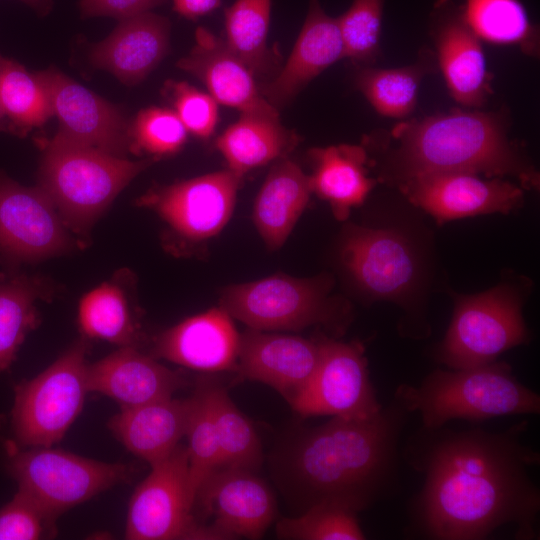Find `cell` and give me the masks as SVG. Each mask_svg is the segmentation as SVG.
I'll return each instance as SVG.
<instances>
[{
	"label": "cell",
	"mask_w": 540,
	"mask_h": 540,
	"mask_svg": "<svg viewBox=\"0 0 540 540\" xmlns=\"http://www.w3.org/2000/svg\"><path fill=\"white\" fill-rule=\"evenodd\" d=\"M391 135L397 144L391 156L393 171L401 182L441 172L513 175L526 185L538 181L496 113L455 110L412 119L393 128Z\"/></svg>",
	"instance_id": "3957f363"
},
{
	"label": "cell",
	"mask_w": 540,
	"mask_h": 540,
	"mask_svg": "<svg viewBox=\"0 0 540 540\" xmlns=\"http://www.w3.org/2000/svg\"><path fill=\"white\" fill-rule=\"evenodd\" d=\"M88 345L80 339L54 363L15 389L11 424L29 447L61 441L80 414L87 393Z\"/></svg>",
	"instance_id": "8992f818"
},
{
	"label": "cell",
	"mask_w": 540,
	"mask_h": 540,
	"mask_svg": "<svg viewBox=\"0 0 540 540\" xmlns=\"http://www.w3.org/2000/svg\"><path fill=\"white\" fill-rule=\"evenodd\" d=\"M71 239L54 203L39 186L26 187L0 172V256L10 265L67 251Z\"/></svg>",
	"instance_id": "7c38bea8"
},
{
	"label": "cell",
	"mask_w": 540,
	"mask_h": 540,
	"mask_svg": "<svg viewBox=\"0 0 540 540\" xmlns=\"http://www.w3.org/2000/svg\"><path fill=\"white\" fill-rule=\"evenodd\" d=\"M394 399L422 427L434 429L451 420L482 422L510 415L540 413V396L521 383L505 362L465 369H436L418 385L400 384Z\"/></svg>",
	"instance_id": "277c9868"
},
{
	"label": "cell",
	"mask_w": 540,
	"mask_h": 540,
	"mask_svg": "<svg viewBox=\"0 0 540 540\" xmlns=\"http://www.w3.org/2000/svg\"><path fill=\"white\" fill-rule=\"evenodd\" d=\"M209 524L224 540L260 539L276 516L269 486L253 471L220 467L201 484L195 497Z\"/></svg>",
	"instance_id": "9a60e30c"
},
{
	"label": "cell",
	"mask_w": 540,
	"mask_h": 540,
	"mask_svg": "<svg viewBox=\"0 0 540 540\" xmlns=\"http://www.w3.org/2000/svg\"><path fill=\"white\" fill-rule=\"evenodd\" d=\"M242 177L231 170L158 186L139 200L180 236L203 241L217 235L233 213Z\"/></svg>",
	"instance_id": "4fadbf2b"
},
{
	"label": "cell",
	"mask_w": 540,
	"mask_h": 540,
	"mask_svg": "<svg viewBox=\"0 0 540 540\" xmlns=\"http://www.w3.org/2000/svg\"><path fill=\"white\" fill-rule=\"evenodd\" d=\"M239 344L232 317L219 306L159 334L154 354L189 369L219 372L236 370Z\"/></svg>",
	"instance_id": "44dd1931"
},
{
	"label": "cell",
	"mask_w": 540,
	"mask_h": 540,
	"mask_svg": "<svg viewBox=\"0 0 540 540\" xmlns=\"http://www.w3.org/2000/svg\"><path fill=\"white\" fill-rule=\"evenodd\" d=\"M424 60L399 68H364L356 86L380 115L406 118L416 106L420 83L430 67Z\"/></svg>",
	"instance_id": "e575fe53"
},
{
	"label": "cell",
	"mask_w": 540,
	"mask_h": 540,
	"mask_svg": "<svg viewBox=\"0 0 540 540\" xmlns=\"http://www.w3.org/2000/svg\"><path fill=\"white\" fill-rule=\"evenodd\" d=\"M188 487V451L178 444L151 466L128 505L125 538L129 540H224L212 526L199 523Z\"/></svg>",
	"instance_id": "30bf717a"
},
{
	"label": "cell",
	"mask_w": 540,
	"mask_h": 540,
	"mask_svg": "<svg viewBox=\"0 0 540 540\" xmlns=\"http://www.w3.org/2000/svg\"><path fill=\"white\" fill-rule=\"evenodd\" d=\"M271 0H236L225 10V43L256 80L268 79L276 60L267 46Z\"/></svg>",
	"instance_id": "f1b7e54d"
},
{
	"label": "cell",
	"mask_w": 540,
	"mask_h": 540,
	"mask_svg": "<svg viewBox=\"0 0 540 540\" xmlns=\"http://www.w3.org/2000/svg\"><path fill=\"white\" fill-rule=\"evenodd\" d=\"M433 38L450 95L463 106H482L492 93L484 51L460 8H455L451 0L436 2Z\"/></svg>",
	"instance_id": "d6986e66"
},
{
	"label": "cell",
	"mask_w": 540,
	"mask_h": 540,
	"mask_svg": "<svg viewBox=\"0 0 540 540\" xmlns=\"http://www.w3.org/2000/svg\"><path fill=\"white\" fill-rule=\"evenodd\" d=\"M177 66L199 79L217 103L241 113L279 117L262 95L257 80L228 48L224 39L204 27L195 31V44Z\"/></svg>",
	"instance_id": "ffe728a7"
},
{
	"label": "cell",
	"mask_w": 540,
	"mask_h": 540,
	"mask_svg": "<svg viewBox=\"0 0 540 540\" xmlns=\"http://www.w3.org/2000/svg\"><path fill=\"white\" fill-rule=\"evenodd\" d=\"M59 121L57 133L105 153L125 158L131 151L130 122L115 105L56 68L35 72Z\"/></svg>",
	"instance_id": "5bb4252c"
},
{
	"label": "cell",
	"mask_w": 540,
	"mask_h": 540,
	"mask_svg": "<svg viewBox=\"0 0 540 540\" xmlns=\"http://www.w3.org/2000/svg\"><path fill=\"white\" fill-rule=\"evenodd\" d=\"M187 130L172 109L148 107L130 123L131 152L153 158L179 152L187 141Z\"/></svg>",
	"instance_id": "f35d334b"
},
{
	"label": "cell",
	"mask_w": 540,
	"mask_h": 540,
	"mask_svg": "<svg viewBox=\"0 0 540 540\" xmlns=\"http://www.w3.org/2000/svg\"><path fill=\"white\" fill-rule=\"evenodd\" d=\"M157 160L131 161L56 133L45 147L38 186L66 227L84 235L116 196Z\"/></svg>",
	"instance_id": "5b68a950"
},
{
	"label": "cell",
	"mask_w": 540,
	"mask_h": 540,
	"mask_svg": "<svg viewBox=\"0 0 540 540\" xmlns=\"http://www.w3.org/2000/svg\"><path fill=\"white\" fill-rule=\"evenodd\" d=\"M344 58L337 18L311 0L302 29L285 65L260 87L276 109L289 103L311 80Z\"/></svg>",
	"instance_id": "603a6c76"
},
{
	"label": "cell",
	"mask_w": 540,
	"mask_h": 540,
	"mask_svg": "<svg viewBox=\"0 0 540 540\" xmlns=\"http://www.w3.org/2000/svg\"><path fill=\"white\" fill-rule=\"evenodd\" d=\"M202 382L220 448V467L255 472L263 461L262 446L255 428L224 387L206 380Z\"/></svg>",
	"instance_id": "f546056e"
},
{
	"label": "cell",
	"mask_w": 540,
	"mask_h": 540,
	"mask_svg": "<svg viewBox=\"0 0 540 540\" xmlns=\"http://www.w3.org/2000/svg\"><path fill=\"white\" fill-rule=\"evenodd\" d=\"M403 193L439 222L479 214L507 213L520 205L523 193L499 177L470 172L419 175L401 182Z\"/></svg>",
	"instance_id": "2e32d148"
},
{
	"label": "cell",
	"mask_w": 540,
	"mask_h": 540,
	"mask_svg": "<svg viewBox=\"0 0 540 540\" xmlns=\"http://www.w3.org/2000/svg\"><path fill=\"white\" fill-rule=\"evenodd\" d=\"M0 103L9 133L18 136L54 116L48 93L36 74L5 57L0 68Z\"/></svg>",
	"instance_id": "d6a6232c"
},
{
	"label": "cell",
	"mask_w": 540,
	"mask_h": 540,
	"mask_svg": "<svg viewBox=\"0 0 540 540\" xmlns=\"http://www.w3.org/2000/svg\"><path fill=\"white\" fill-rule=\"evenodd\" d=\"M55 520L31 497L18 490L0 509V540H36L51 536Z\"/></svg>",
	"instance_id": "60d3db41"
},
{
	"label": "cell",
	"mask_w": 540,
	"mask_h": 540,
	"mask_svg": "<svg viewBox=\"0 0 540 540\" xmlns=\"http://www.w3.org/2000/svg\"><path fill=\"white\" fill-rule=\"evenodd\" d=\"M170 21L145 12L119 21L115 29L90 51V62L123 84L140 83L169 50Z\"/></svg>",
	"instance_id": "cb8c5ba5"
},
{
	"label": "cell",
	"mask_w": 540,
	"mask_h": 540,
	"mask_svg": "<svg viewBox=\"0 0 540 540\" xmlns=\"http://www.w3.org/2000/svg\"><path fill=\"white\" fill-rule=\"evenodd\" d=\"M313 164L312 192L329 202L336 219L344 221L361 205L376 180L368 177V156L362 146L341 144L309 151Z\"/></svg>",
	"instance_id": "4316f807"
},
{
	"label": "cell",
	"mask_w": 540,
	"mask_h": 540,
	"mask_svg": "<svg viewBox=\"0 0 540 540\" xmlns=\"http://www.w3.org/2000/svg\"><path fill=\"white\" fill-rule=\"evenodd\" d=\"M168 0H80L82 18L108 16L119 21L149 12Z\"/></svg>",
	"instance_id": "b9f144b4"
},
{
	"label": "cell",
	"mask_w": 540,
	"mask_h": 540,
	"mask_svg": "<svg viewBox=\"0 0 540 540\" xmlns=\"http://www.w3.org/2000/svg\"><path fill=\"white\" fill-rule=\"evenodd\" d=\"M195 403L185 437L188 451V487L195 503L204 480L221 466L220 448L203 382L193 393Z\"/></svg>",
	"instance_id": "d590c367"
},
{
	"label": "cell",
	"mask_w": 540,
	"mask_h": 540,
	"mask_svg": "<svg viewBox=\"0 0 540 540\" xmlns=\"http://www.w3.org/2000/svg\"><path fill=\"white\" fill-rule=\"evenodd\" d=\"M317 369L290 407L302 417L368 419L383 408L372 385L368 361L359 342L319 337Z\"/></svg>",
	"instance_id": "8fae6325"
},
{
	"label": "cell",
	"mask_w": 540,
	"mask_h": 540,
	"mask_svg": "<svg viewBox=\"0 0 540 540\" xmlns=\"http://www.w3.org/2000/svg\"><path fill=\"white\" fill-rule=\"evenodd\" d=\"M311 178L288 157L274 162L254 202L253 220L265 245L279 249L308 205Z\"/></svg>",
	"instance_id": "484cf974"
},
{
	"label": "cell",
	"mask_w": 540,
	"mask_h": 540,
	"mask_svg": "<svg viewBox=\"0 0 540 540\" xmlns=\"http://www.w3.org/2000/svg\"><path fill=\"white\" fill-rule=\"evenodd\" d=\"M320 354L319 338L248 328L240 334L236 371L272 387L291 405L313 377Z\"/></svg>",
	"instance_id": "e0dca14e"
},
{
	"label": "cell",
	"mask_w": 540,
	"mask_h": 540,
	"mask_svg": "<svg viewBox=\"0 0 540 540\" xmlns=\"http://www.w3.org/2000/svg\"><path fill=\"white\" fill-rule=\"evenodd\" d=\"M528 422L503 431L420 427L403 457L422 475L409 505L410 530L430 540H483L513 524L538 539L540 490L529 469L540 454L522 441Z\"/></svg>",
	"instance_id": "6da1fadb"
},
{
	"label": "cell",
	"mask_w": 540,
	"mask_h": 540,
	"mask_svg": "<svg viewBox=\"0 0 540 540\" xmlns=\"http://www.w3.org/2000/svg\"><path fill=\"white\" fill-rule=\"evenodd\" d=\"M78 322L82 333L122 346H134L137 326L123 288L106 282L91 290L79 304Z\"/></svg>",
	"instance_id": "836d02e7"
},
{
	"label": "cell",
	"mask_w": 540,
	"mask_h": 540,
	"mask_svg": "<svg viewBox=\"0 0 540 540\" xmlns=\"http://www.w3.org/2000/svg\"><path fill=\"white\" fill-rule=\"evenodd\" d=\"M43 284L24 274L0 275V373L15 360L27 334L38 323L35 306Z\"/></svg>",
	"instance_id": "1f68e13d"
},
{
	"label": "cell",
	"mask_w": 540,
	"mask_h": 540,
	"mask_svg": "<svg viewBox=\"0 0 540 540\" xmlns=\"http://www.w3.org/2000/svg\"><path fill=\"white\" fill-rule=\"evenodd\" d=\"M528 338L519 297L501 286L457 299L436 358L450 369L481 366Z\"/></svg>",
	"instance_id": "9c48e42d"
},
{
	"label": "cell",
	"mask_w": 540,
	"mask_h": 540,
	"mask_svg": "<svg viewBox=\"0 0 540 540\" xmlns=\"http://www.w3.org/2000/svg\"><path fill=\"white\" fill-rule=\"evenodd\" d=\"M194 395L173 397L121 408L108 428L128 451L153 466L166 457L185 437L194 409Z\"/></svg>",
	"instance_id": "d4e9b609"
},
{
	"label": "cell",
	"mask_w": 540,
	"mask_h": 540,
	"mask_svg": "<svg viewBox=\"0 0 540 540\" xmlns=\"http://www.w3.org/2000/svg\"><path fill=\"white\" fill-rule=\"evenodd\" d=\"M298 143L297 134L285 128L279 117L241 113L215 145L228 169L243 178L253 169L287 157Z\"/></svg>",
	"instance_id": "83f0119b"
},
{
	"label": "cell",
	"mask_w": 540,
	"mask_h": 540,
	"mask_svg": "<svg viewBox=\"0 0 540 540\" xmlns=\"http://www.w3.org/2000/svg\"><path fill=\"white\" fill-rule=\"evenodd\" d=\"M165 94L187 132L201 139L213 134L218 122V103L209 93L187 82L170 81L165 85Z\"/></svg>",
	"instance_id": "ab89813d"
},
{
	"label": "cell",
	"mask_w": 540,
	"mask_h": 540,
	"mask_svg": "<svg viewBox=\"0 0 540 540\" xmlns=\"http://www.w3.org/2000/svg\"><path fill=\"white\" fill-rule=\"evenodd\" d=\"M220 5L221 0H173V9L191 20L213 12Z\"/></svg>",
	"instance_id": "7bdbcfd3"
},
{
	"label": "cell",
	"mask_w": 540,
	"mask_h": 540,
	"mask_svg": "<svg viewBox=\"0 0 540 540\" xmlns=\"http://www.w3.org/2000/svg\"><path fill=\"white\" fill-rule=\"evenodd\" d=\"M186 385L180 372L139 352L135 346H122L87 367L88 391L111 398L121 408L173 397Z\"/></svg>",
	"instance_id": "7402d4cb"
},
{
	"label": "cell",
	"mask_w": 540,
	"mask_h": 540,
	"mask_svg": "<svg viewBox=\"0 0 540 540\" xmlns=\"http://www.w3.org/2000/svg\"><path fill=\"white\" fill-rule=\"evenodd\" d=\"M330 288L327 277L276 274L225 288L220 307L256 330L299 331L318 324L339 329L345 318L327 297Z\"/></svg>",
	"instance_id": "52a82bcc"
},
{
	"label": "cell",
	"mask_w": 540,
	"mask_h": 540,
	"mask_svg": "<svg viewBox=\"0 0 540 540\" xmlns=\"http://www.w3.org/2000/svg\"><path fill=\"white\" fill-rule=\"evenodd\" d=\"M25 4L31 6L35 10L41 13H46L51 8L50 0H21Z\"/></svg>",
	"instance_id": "ee69618b"
},
{
	"label": "cell",
	"mask_w": 540,
	"mask_h": 540,
	"mask_svg": "<svg viewBox=\"0 0 540 540\" xmlns=\"http://www.w3.org/2000/svg\"><path fill=\"white\" fill-rule=\"evenodd\" d=\"M9 468L19 491L37 502L51 517L129 481V464L107 463L52 446L31 447L11 457Z\"/></svg>",
	"instance_id": "ba28073f"
},
{
	"label": "cell",
	"mask_w": 540,
	"mask_h": 540,
	"mask_svg": "<svg viewBox=\"0 0 540 540\" xmlns=\"http://www.w3.org/2000/svg\"><path fill=\"white\" fill-rule=\"evenodd\" d=\"M384 0H354L337 18L344 58L370 65L379 54Z\"/></svg>",
	"instance_id": "74e56055"
},
{
	"label": "cell",
	"mask_w": 540,
	"mask_h": 540,
	"mask_svg": "<svg viewBox=\"0 0 540 540\" xmlns=\"http://www.w3.org/2000/svg\"><path fill=\"white\" fill-rule=\"evenodd\" d=\"M461 14L479 39L501 45H516L522 52H539L538 29L519 0H465Z\"/></svg>",
	"instance_id": "4dcf8cb0"
},
{
	"label": "cell",
	"mask_w": 540,
	"mask_h": 540,
	"mask_svg": "<svg viewBox=\"0 0 540 540\" xmlns=\"http://www.w3.org/2000/svg\"><path fill=\"white\" fill-rule=\"evenodd\" d=\"M3 56L0 54V68H1V64H2V61H3ZM0 131L1 132H9V125H8V122L4 116V113H3V110H2V107H1V103H0Z\"/></svg>",
	"instance_id": "f6af8a7d"
},
{
	"label": "cell",
	"mask_w": 540,
	"mask_h": 540,
	"mask_svg": "<svg viewBox=\"0 0 540 540\" xmlns=\"http://www.w3.org/2000/svg\"><path fill=\"white\" fill-rule=\"evenodd\" d=\"M341 259L353 279L377 298H397L412 285L417 267L412 248L388 229L349 226Z\"/></svg>",
	"instance_id": "ac0fdd59"
},
{
	"label": "cell",
	"mask_w": 540,
	"mask_h": 540,
	"mask_svg": "<svg viewBox=\"0 0 540 540\" xmlns=\"http://www.w3.org/2000/svg\"><path fill=\"white\" fill-rule=\"evenodd\" d=\"M276 535L291 540H363L366 538L356 514L346 509L320 504L285 517L276 524Z\"/></svg>",
	"instance_id": "8d00e7d4"
},
{
	"label": "cell",
	"mask_w": 540,
	"mask_h": 540,
	"mask_svg": "<svg viewBox=\"0 0 540 540\" xmlns=\"http://www.w3.org/2000/svg\"><path fill=\"white\" fill-rule=\"evenodd\" d=\"M408 414L393 399L368 419L331 417L299 429L273 456L277 483L301 512L320 504L355 514L369 509L399 488Z\"/></svg>",
	"instance_id": "7a4b0ae2"
}]
</instances>
